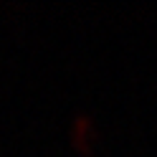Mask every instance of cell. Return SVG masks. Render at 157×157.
Here are the masks:
<instances>
[{
    "label": "cell",
    "instance_id": "1",
    "mask_svg": "<svg viewBox=\"0 0 157 157\" xmlns=\"http://www.w3.org/2000/svg\"><path fill=\"white\" fill-rule=\"evenodd\" d=\"M68 142L76 152L91 155L96 142H99V122L96 117L86 109H78L68 119Z\"/></svg>",
    "mask_w": 157,
    "mask_h": 157
}]
</instances>
